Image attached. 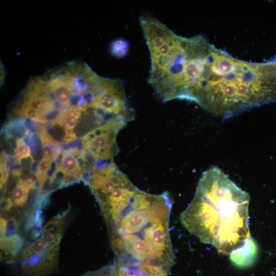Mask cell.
<instances>
[{
    "instance_id": "3957f363",
    "label": "cell",
    "mask_w": 276,
    "mask_h": 276,
    "mask_svg": "<svg viewBox=\"0 0 276 276\" xmlns=\"http://www.w3.org/2000/svg\"><path fill=\"white\" fill-rule=\"evenodd\" d=\"M149 49V84L164 102L189 100L202 74L210 45L203 37L176 35L160 21L144 31Z\"/></svg>"
},
{
    "instance_id": "8992f818",
    "label": "cell",
    "mask_w": 276,
    "mask_h": 276,
    "mask_svg": "<svg viewBox=\"0 0 276 276\" xmlns=\"http://www.w3.org/2000/svg\"><path fill=\"white\" fill-rule=\"evenodd\" d=\"M257 254V245L250 235L242 245L230 253V259L236 266L247 267L254 264Z\"/></svg>"
},
{
    "instance_id": "4fadbf2b",
    "label": "cell",
    "mask_w": 276,
    "mask_h": 276,
    "mask_svg": "<svg viewBox=\"0 0 276 276\" xmlns=\"http://www.w3.org/2000/svg\"><path fill=\"white\" fill-rule=\"evenodd\" d=\"M52 162L49 159L42 157V159L38 163L37 170L48 173L51 168Z\"/></svg>"
},
{
    "instance_id": "ba28073f",
    "label": "cell",
    "mask_w": 276,
    "mask_h": 276,
    "mask_svg": "<svg viewBox=\"0 0 276 276\" xmlns=\"http://www.w3.org/2000/svg\"><path fill=\"white\" fill-rule=\"evenodd\" d=\"M22 244V240L17 235L9 238L4 237L1 239V248L6 253L13 256L20 251Z\"/></svg>"
},
{
    "instance_id": "5bb4252c",
    "label": "cell",
    "mask_w": 276,
    "mask_h": 276,
    "mask_svg": "<svg viewBox=\"0 0 276 276\" xmlns=\"http://www.w3.org/2000/svg\"><path fill=\"white\" fill-rule=\"evenodd\" d=\"M35 177L41 187L45 184L48 177V173L37 170L35 174Z\"/></svg>"
},
{
    "instance_id": "e0dca14e",
    "label": "cell",
    "mask_w": 276,
    "mask_h": 276,
    "mask_svg": "<svg viewBox=\"0 0 276 276\" xmlns=\"http://www.w3.org/2000/svg\"><path fill=\"white\" fill-rule=\"evenodd\" d=\"M42 232H43V230L41 226L35 225L31 231L32 238L33 239L38 238L39 237H40Z\"/></svg>"
},
{
    "instance_id": "8fae6325",
    "label": "cell",
    "mask_w": 276,
    "mask_h": 276,
    "mask_svg": "<svg viewBox=\"0 0 276 276\" xmlns=\"http://www.w3.org/2000/svg\"><path fill=\"white\" fill-rule=\"evenodd\" d=\"M47 243L42 238L35 241L30 246L33 254H41L47 247Z\"/></svg>"
},
{
    "instance_id": "9c48e42d",
    "label": "cell",
    "mask_w": 276,
    "mask_h": 276,
    "mask_svg": "<svg viewBox=\"0 0 276 276\" xmlns=\"http://www.w3.org/2000/svg\"><path fill=\"white\" fill-rule=\"evenodd\" d=\"M128 44L123 39H118L114 41L111 45V52L116 57L124 56L128 52Z\"/></svg>"
},
{
    "instance_id": "2e32d148",
    "label": "cell",
    "mask_w": 276,
    "mask_h": 276,
    "mask_svg": "<svg viewBox=\"0 0 276 276\" xmlns=\"http://www.w3.org/2000/svg\"><path fill=\"white\" fill-rule=\"evenodd\" d=\"M0 224L1 239H2L4 238L5 236L7 220L5 218L1 217Z\"/></svg>"
},
{
    "instance_id": "30bf717a",
    "label": "cell",
    "mask_w": 276,
    "mask_h": 276,
    "mask_svg": "<svg viewBox=\"0 0 276 276\" xmlns=\"http://www.w3.org/2000/svg\"><path fill=\"white\" fill-rule=\"evenodd\" d=\"M17 222L15 218H11L7 220L5 237L9 238L16 236L17 235Z\"/></svg>"
},
{
    "instance_id": "5b68a950",
    "label": "cell",
    "mask_w": 276,
    "mask_h": 276,
    "mask_svg": "<svg viewBox=\"0 0 276 276\" xmlns=\"http://www.w3.org/2000/svg\"><path fill=\"white\" fill-rule=\"evenodd\" d=\"M128 122L121 116L108 120L81 137L83 149L96 162L112 161L119 151L117 134Z\"/></svg>"
},
{
    "instance_id": "52a82bcc",
    "label": "cell",
    "mask_w": 276,
    "mask_h": 276,
    "mask_svg": "<svg viewBox=\"0 0 276 276\" xmlns=\"http://www.w3.org/2000/svg\"><path fill=\"white\" fill-rule=\"evenodd\" d=\"M25 137L16 139L15 141L14 161L17 165L32 157L31 145L26 141Z\"/></svg>"
},
{
    "instance_id": "7c38bea8",
    "label": "cell",
    "mask_w": 276,
    "mask_h": 276,
    "mask_svg": "<svg viewBox=\"0 0 276 276\" xmlns=\"http://www.w3.org/2000/svg\"><path fill=\"white\" fill-rule=\"evenodd\" d=\"M14 205V202L9 197H2L1 198V210L3 212H9Z\"/></svg>"
},
{
    "instance_id": "277c9868",
    "label": "cell",
    "mask_w": 276,
    "mask_h": 276,
    "mask_svg": "<svg viewBox=\"0 0 276 276\" xmlns=\"http://www.w3.org/2000/svg\"><path fill=\"white\" fill-rule=\"evenodd\" d=\"M263 88L259 63L234 58L211 44L194 102L213 114L228 118L256 107Z\"/></svg>"
},
{
    "instance_id": "7a4b0ae2",
    "label": "cell",
    "mask_w": 276,
    "mask_h": 276,
    "mask_svg": "<svg viewBox=\"0 0 276 276\" xmlns=\"http://www.w3.org/2000/svg\"><path fill=\"white\" fill-rule=\"evenodd\" d=\"M249 203L247 192L220 169L212 167L202 174L180 220L201 242L213 245L220 254H230L250 236Z\"/></svg>"
},
{
    "instance_id": "9a60e30c",
    "label": "cell",
    "mask_w": 276,
    "mask_h": 276,
    "mask_svg": "<svg viewBox=\"0 0 276 276\" xmlns=\"http://www.w3.org/2000/svg\"><path fill=\"white\" fill-rule=\"evenodd\" d=\"M33 217L35 225L41 226L43 223V215L42 211L40 210H37Z\"/></svg>"
},
{
    "instance_id": "ac0fdd59",
    "label": "cell",
    "mask_w": 276,
    "mask_h": 276,
    "mask_svg": "<svg viewBox=\"0 0 276 276\" xmlns=\"http://www.w3.org/2000/svg\"><path fill=\"white\" fill-rule=\"evenodd\" d=\"M156 276H164V275H156Z\"/></svg>"
},
{
    "instance_id": "6da1fadb",
    "label": "cell",
    "mask_w": 276,
    "mask_h": 276,
    "mask_svg": "<svg viewBox=\"0 0 276 276\" xmlns=\"http://www.w3.org/2000/svg\"><path fill=\"white\" fill-rule=\"evenodd\" d=\"M172 204L167 192L151 194L134 186L119 201L101 207L119 264L142 273L168 271L175 259L169 228Z\"/></svg>"
}]
</instances>
